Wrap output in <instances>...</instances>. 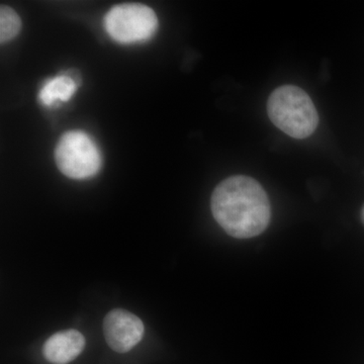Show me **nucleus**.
<instances>
[{"mask_svg":"<svg viewBox=\"0 0 364 364\" xmlns=\"http://www.w3.org/2000/svg\"><path fill=\"white\" fill-rule=\"evenodd\" d=\"M218 224L234 238L248 239L267 229L272 217L270 203L259 182L236 176L222 181L210 200Z\"/></svg>","mask_w":364,"mask_h":364,"instance_id":"obj_1","label":"nucleus"},{"mask_svg":"<svg viewBox=\"0 0 364 364\" xmlns=\"http://www.w3.org/2000/svg\"><path fill=\"white\" fill-rule=\"evenodd\" d=\"M270 121L294 139H305L317 129L318 114L313 100L301 88L284 85L277 88L267 102Z\"/></svg>","mask_w":364,"mask_h":364,"instance_id":"obj_2","label":"nucleus"},{"mask_svg":"<svg viewBox=\"0 0 364 364\" xmlns=\"http://www.w3.org/2000/svg\"><path fill=\"white\" fill-rule=\"evenodd\" d=\"M55 160L60 171L72 179L95 176L102 166V156L95 143L87 134L71 131L60 139Z\"/></svg>","mask_w":364,"mask_h":364,"instance_id":"obj_3","label":"nucleus"},{"mask_svg":"<svg viewBox=\"0 0 364 364\" xmlns=\"http://www.w3.org/2000/svg\"><path fill=\"white\" fill-rule=\"evenodd\" d=\"M105 26L112 39L122 44H131L149 39L156 31L158 20L149 6L119 4L105 16Z\"/></svg>","mask_w":364,"mask_h":364,"instance_id":"obj_4","label":"nucleus"},{"mask_svg":"<svg viewBox=\"0 0 364 364\" xmlns=\"http://www.w3.org/2000/svg\"><path fill=\"white\" fill-rule=\"evenodd\" d=\"M105 341L117 353L132 350L144 336V324L135 314L116 309L105 316L104 320Z\"/></svg>","mask_w":364,"mask_h":364,"instance_id":"obj_5","label":"nucleus"},{"mask_svg":"<svg viewBox=\"0 0 364 364\" xmlns=\"http://www.w3.org/2000/svg\"><path fill=\"white\" fill-rule=\"evenodd\" d=\"M85 343V336L77 330L57 332L45 342L43 355L50 363H70L80 355Z\"/></svg>","mask_w":364,"mask_h":364,"instance_id":"obj_6","label":"nucleus"},{"mask_svg":"<svg viewBox=\"0 0 364 364\" xmlns=\"http://www.w3.org/2000/svg\"><path fill=\"white\" fill-rule=\"evenodd\" d=\"M76 91V83L68 76H57L48 81L40 90L39 98L42 104L50 107L61 100L67 102Z\"/></svg>","mask_w":364,"mask_h":364,"instance_id":"obj_7","label":"nucleus"},{"mask_svg":"<svg viewBox=\"0 0 364 364\" xmlns=\"http://www.w3.org/2000/svg\"><path fill=\"white\" fill-rule=\"evenodd\" d=\"M21 30V20L13 9L2 6L0 9V41H11Z\"/></svg>","mask_w":364,"mask_h":364,"instance_id":"obj_8","label":"nucleus"},{"mask_svg":"<svg viewBox=\"0 0 364 364\" xmlns=\"http://www.w3.org/2000/svg\"><path fill=\"white\" fill-rule=\"evenodd\" d=\"M363 221L364 223V207H363Z\"/></svg>","mask_w":364,"mask_h":364,"instance_id":"obj_9","label":"nucleus"}]
</instances>
